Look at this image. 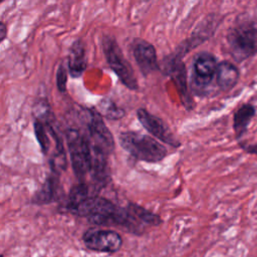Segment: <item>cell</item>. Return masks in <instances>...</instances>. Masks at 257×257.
Wrapping results in <instances>:
<instances>
[{
  "mask_svg": "<svg viewBox=\"0 0 257 257\" xmlns=\"http://www.w3.org/2000/svg\"><path fill=\"white\" fill-rule=\"evenodd\" d=\"M164 63L165 66L163 69L165 73L170 75L176 83L184 106L189 110L193 109L194 103L187 83V73L184 62L182 61V59L170 55L168 56V58L164 59Z\"/></svg>",
  "mask_w": 257,
  "mask_h": 257,
  "instance_id": "cell-11",
  "label": "cell"
},
{
  "mask_svg": "<svg viewBox=\"0 0 257 257\" xmlns=\"http://www.w3.org/2000/svg\"><path fill=\"white\" fill-rule=\"evenodd\" d=\"M73 173L79 183H85L91 168V147L85 128L71 125L64 133Z\"/></svg>",
  "mask_w": 257,
  "mask_h": 257,
  "instance_id": "cell-4",
  "label": "cell"
},
{
  "mask_svg": "<svg viewBox=\"0 0 257 257\" xmlns=\"http://www.w3.org/2000/svg\"><path fill=\"white\" fill-rule=\"evenodd\" d=\"M69 75L73 78L80 77L87 67V56L84 42L81 38L75 39L70 47L67 57Z\"/></svg>",
  "mask_w": 257,
  "mask_h": 257,
  "instance_id": "cell-14",
  "label": "cell"
},
{
  "mask_svg": "<svg viewBox=\"0 0 257 257\" xmlns=\"http://www.w3.org/2000/svg\"><path fill=\"white\" fill-rule=\"evenodd\" d=\"M137 117L144 128L158 141L175 149L181 147V142L174 136L169 126L160 117L151 113L144 107L137 110Z\"/></svg>",
  "mask_w": 257,
  "mask_h": 257,
  "instance_id": "cell-9",
  "label": "cell"
},
{
  "mask_svg": "<svg viewBox=\"0 0 257 257\" xmlns=\"http://www.w3.org/2000/svg\"><path fill=\"white\" fill-rule=\"evenodd\" d=\"M240 77V71L237 66L227 60L218 63L216 72V83L223 92L231 90L237 84Z\"/></svg>",
  "mask_w": 257,
  "mask_h": 257,
  "instance_id": "cell-15",
  "label": "cell"
},
{
  "mask_svg": "<svg viewBox=\"0 0 257 257\" xmlns=\"http://www.w3.org/2000/svg\"><path fill=\"white\" fill-rule=\"evenodd\" d=\"M127 208L131 210V212L136 216V218L143 224L145 225L146 227L147 226H160L163 222L162 218L151 212L150 210L136 204V203H133V202H128L126 204Z\"/></svg>",
  "mask_w": 257,
  "mask_h": 257,
  "instance_id": "cell-17",
  "label": "cell"
},
{
  "mask_svg": "<svg viewBox=\"0 0 257 257\" xmlns=\"http://www.w3.org/2000/svg\"><path fill=\"white\" fill-rule=\"evenodd\" d=\"M68 66L67 62L61 61V63L58 65L56 69L55 74V81H56V87L59 92L64 93L66 91V85H67V75H68Z\"/></svg>",
  "mask_w": 257,
  "mask_h": 257,
  "instance_id": "cell-20",
  "label": "cell"
},
{
  "mask_svg": "<svg viewBox=\"0 0 257 257\" xmlns=\"http://www.w3.org/2000/svg\"><path fill=\"white\" fill-rule=\"evenodd\" d=\"M255 113L256 109L251 103H244L235 110L233 116V128L238 142H240L246 134L248 125Z\"/></svg>",
  "mask_w": 257,
  "mask_h": 257,
  "instance_id": "cell-16",
  "label": "cell"
},
{
  "mask_svg": "<svg viewBox=\"0 0 257 257\" xmlns=\"http://www.w3.org/2000/svg\"><path fill=\"white\" fill-rule=\"evenodd\" d=\"M7 31L8 28L6 26V23L4 21L0 22V42H3L7 37Z\"/></svg>",
  "mask_w": 257,
  "mask_h": 257,
  "instance_id": "cell-22",
  "label": "cell"
},
{
  "mask_svg": "<svg viewBox=\"0 0 257 257\" xmlns=\"http://www.w3.org/2000/svg\"><path fill=\"white\" fill-rule=\"evenodd\" d=\"M96 107H97L96 109L99 111V113L107 119L116 120V119L122 118L125 115L124 109L117 106L116 103L110 98H106V97L102 98L98 102Z\"/></svg>",
  "mask_w": 257,
  "mask_h": 257,
  "instance_id": "cell-19",
  "label": "cell"
},
{
  "mask_svg": "<svg viewBox=\"0 0 257 257\" xmlns=\"http://www.w3.org/2000/svg\"><path fill=\"white\" fill-rule=\"evenodd\" d=\"M101 47L106 63L115 73L119 81L126 88L137 91L139 89V83L135 70L124 56L116 39L111 35H103L101 37Z\"/></svg>",
  "mask_w": 257,
  "mask_h": 257,
  "instance_id": "cell-5",
  "label": "cell"
},
{
  "mask_svg": "<svg viewBox=\"0 0 257 257\" xmlns=\"http://www.w3.org/2000/svg\"><path fill=\"white\" fill-rule=\"evenodd\" d=\"M132 53L139 70L144 76L161 70L156 47L149 41L142 38L134 39L132 42Z\"/></svg>",
  "mask_w": 257,
  "mask_h": 257,
  "instance_id": "cell-10",
  "label": "cell"
},
{
  "mask_svg": "<svg viewBox=\"0 0 257 257\" xmlns=\"http://www.w3.org/2000/svg\"><path fill=\"white\" fill-rule=\"evenodd\" d=\"M59 175L60 174L50 171V174L47 176L43 185L33 195L31 199L33 204L45 205L63 197L59 182Z\"/></svg>",
  "mask_w": 257,
  "mask_h": 257,
  "instance_id": "cell-13",
  "label": "cell"
},
{
  "mask_svg": "<svg viewBox=\"0 0 257 257\" xmlns=\"http://www.w3.org/2000/svg\"><path fill=\"white\" fill-rule=\"evenodd\" d=\"M219 22L220 20L217 18L215 14L209 15L207 19H205L202 23H200L199 27L196 28L192 36L189 39H187L184 43L178 46V48L176 49L173 55L177 58L182 59L185 54H187L192 49L196 48L201 43H203L208 38H210L214 34Z\"/></svg>",
  "mask_w": 257,
  "mask_h": 257,
  "instance_id": "cell-12",
  "label": "cell"
},
{
  "mask_svg": "<svg viewBox=\"0 0 257 257\" xmlns=\"http://www.w3.org/2000/svg\"><path fill=\"white\" fill-rule=\"evenodd\" d=\"M228 53L236 62H242L257 53V20H238L227 32Z\"/></svg>",
  "mask_w": 257,
  "mask_h": 257,
  "instance_id": "cell-2",
  "label": "cell"
},
{
  "mask_svg": "<svg viewBox=\"0 0 257 257\" xmlns=\"http://www.w3.org/2000/svg\"><path fill=\"white\" fill-rule=\"evenodd\" d=\"M239 144V147L247 154H250V155H255L257 156V144H248L246 142H243V141H240L238 142Z\"/></svg>",
  "mask_w": 257,
  "mask_h": 257,
  "instance_id": "cell-21",
  "label": "cell"
},
{
  "mask_svg": "<svg viewBox=\"0 0 257 257\" xmlns=\"http://www.w3.org/2000/svg\"><path fill=\"white\" fill-rule=\"evenodd\" d=\"M218 63L216 56L207 51L198 53L195 56L191 86L197 95L201 96L207 93L208 87L216 77Z\"/></svg>",
  "mask_w": 257,
  "mask_h": 257,
  "instance_id": "cell-7",
  "label": "cell"
},
{
  "mask_svg": "<svg viewBox=\"0 0 257 257\" xmlns=\"http://www.w3.org/2000/svg\"><path fill=\"white\" fill-rule=\"evenodd\" d=\"M33 130H34V135L39 144L42 154L44 156L49 155L53 139H52L51 135L49 134L47 126L40 119L33 117Z\"/></svg>",
  "mask_w": 257,
  "mask_h": 257,
  "instance_id": "cell-18",
  "label": "cell"
},
{
  "mask_svg": "<svg viewBox=\"0 0 257 257\" xmlns=\"http://www.w3.org/2000/svg\"><path fill=\"white\" fill-rule=\"evenodd\" d=\"M80 117L88 136L90 147L110 156L115 145L113 136L103 121V116L94 107H83Z\"/></svg>",
  "mask_w": 257,
  "mask_h": 257,
  "instance_id": "cell-6",
  "label": "cell"
},
{
  "mask_svg": "<svg viewBox=\"0 0 257 257\" xmlns=\"http://www.w3.org/2000/svg\"><path fill=\"white\" fill-rule=\"evenodd\" d=\"M118 143L134 159L141 162L160 163L168 155L167 148L157 139L139 132H121Z\"/></svg>",
  "mask_w": 257,
  "mask_h": 257,
  "instance_id": "cell-3",
  "label": "cell"
},
{
  "mask_svg": "<svg viewBox=\"0 0 257 257\" xmlns=\"http://www.w3.org/2000/svg\"><path fill=\"white\" fill-rule=\"evenodd\" d=\"M4 1H5V0H0V2H1V3H2V2H4Z\"/></svg>",
  "mask_w": 257,
  "mask_h": 257,
  "instance_id": "cell-23",
  "label": "cell"
},
{
  "mask_svg": "<svg viewBox=\"0 0 257 257\" xmlns=\"http://www.w3.org/2000/svg\"><path fill=\"white\" fill-rule=\"evenodd\" d=\"M84 246L99 253H115L122 246L121 236L110 229L89 228L82 234Z\"/></svg>",
  "mask_w": 257,
  "mask_h": 257,
  "instance_id": "cell-8",
  "label": "cell"
},
{
  "mask_svg": "<svg viewBox=\"0 0 257 257\" xmlns=\"http://www.w3.org/2000/svg\"><path fill=\"white\" fill-rule=\"evenodd\" d=\"M70 213L85 218L96 226L118 227L135 235L146 231V226L136 218L127 206L120 207L95 192L86 195Z\"/></svg>",
  "mask_w": 257,
  "mask_h": 257,
  "instance_id": "cell-1",
  "label": "cell"
}]
</instances>
